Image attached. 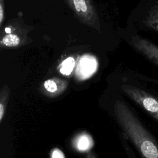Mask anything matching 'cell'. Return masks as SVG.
Listing matches in <instances>:
<instances>
[{"label": "cell", "mask_w": 158, "mask_h": 158, "mask_svg": "<svg viewBox=\"0 0 158 158\" xmlns=\"http://www.w3.org/2000/svg\"><path fill=\"white\" fill-rule=\"evenodd\" d=\"M66 2L80 21L99 30V19L91 0H66Z\"/></svg>", "instance_id": "2"}, {"label": "cell", "mask_w": 158, "mask_h": 158, "mask_svg": "<svg viewBox=\"0 0 158 158\" xmlns=\"http://www.w3.org/2000/svg\"><path fill=\"white\" fill-rule=\"evenodd\" d=\"M51 158H65V156L60 149L55 148L51 152Z\"/></svg>", "instance_id": "12"}, {"label": "cell", "mask_w": 158, "mask_h": 158, "mask_svg": "<svg viewBox=\"0 0 158 158\" xmlns=\"http://www.w3.org/2000/svg\"><path fill=\"white\" fill-rule=\"evenodd\" d=\"M131 43L138 51L158 65V46L156 44L139 36L132 37Z\"/></svg>", "instance_id": "4"}, {"label": "cell", "mask_w": 158, "mask_h": 158, "mask_svg": "<svg viewBox=\"0 0 158 158\" xmlns=\"http://www.w3.org/2000/svg\"><path fill=\"white\" fill-rule=\"evenodd\" d=\"M21 38L17 33H7L1 39V44L7 47H15L20 44Z\"/></svg>", "instance_id": "8"}, {"label": "cell", "mask_w": 158, "mask_h": 158, "mask_svg": "<svg viewBox=\"0 0 158 158\" xmlns=\"http://www.w3.org/2000/svg\"><path fill=\"white\" fill-rule=\"evenodd\" d=\"M146 23L150 28L158 31V2L149 10L146 19Z\"/></svg>", "instance_id": "7"}, {"label": "cell", "mask_w": 158, "mask_h": 158, "mask_svg": "<svg viewBox=\"0 0 158 158\" xmlns=\"http://www.w3.org/2000/svg\"><path fill=\"white\" fill-rule=\"evenodd\" d=\"M122 91L133 101L158 121V99L141 89L129 85H122Z\"/></svg>", "instance_id": "3"}, {"label": "cell", "mask_w": 158, "mask_h": 158, "mask_svg": "<svg viewBox=\"0 0 158 158\" xmlns=\"http://www.w3.org/2000/svg\"><path fill=\"white\" fill-rule=\"evenodd\" d=\"M67 83L65 81L53 78L46 80L43 83V87L45 90L52 94H58L62 92L66 88Z\"/></svg>", "instance_id": "6"}, {"label": "cell", "mask_w": 158, "mask_h": 158, "mask_svg": "<svg viewBox=\"0 0 158 158\" xmlns=\"http://www.w3.org/2000/svg\"><path fill=\"white\" fill-rule=\"evenodd\" d=\"M97 62L96 59L89 56L81 58L77 67L76 75L80 80H85L91 77L96 71Z\"/></svg>", "instance_id": "5"}, {"label": "cell", "mask_w": 158, "mask_h": 158, "mask_svg": "<svg viewBox=\"0 0 158 158\" xmlns=\"http://www.w3.org/2000/svg\"><path fill=\"white\" fill-rule=\"evenodd\" d=\"M75 66V60L73 57H69L64 60L61 64V67L60 72L61 73L65 75H69Z\"/></svg>", "instance_id": "11"}, {"label": "cell", "mask_w": 158, "mask_h": 158, "mask_svg": "<svg viewBox=\"0 0 158 158\" xmlns=\"http://www.w3.org/2000/svg\"><path fill=\"white\" fill-rule=\"evenodd\" d=\"M115 117L143 158H158V143L123 101L117 100L114 106Z\"/></svg>", "instance_id": "1"}, {"label": "cell", "mask_w": 158, "mask_h": 158, "mask_svg": "<svg viewBox=\"0 0 158 158\" xmlns=\"http://www.w3.org/2000/svg\"><path fill=\"white\" fill-rule=\"evenodd\" d=\"M9 94V88L7 85L4 86L1 91L0 96V122L1 123L5 114L6 106Z\"/></svg>", "instance_id": "9"}, {"label": "cell", "mask_w": 158, "mask_h": 158, "mask_svg": "<svg viewBox=\"0 0 158 158\" xmlns=\"http://www.w3.org/2000/svg\"><path fill=\"white\" fill-rule=\"evenodd\" d=\"M92 140L88 135H81L78 137L76 142V147L80 151H86L91 146Z\"/></svg>", "instance_id": "10"}, {"label": "cell", "mask_w": 158, "mask_h": 158, "mask_svg": "<svg viewBox=\"0 0 158 158\" xmlns=\"http://www.w3.org/2000/svg\"><path fill=\"white\" fill-rule=\"evenodd\" d=\"M4 18V2L3 0H0V27L1 28L2 22Z\"/></svg>", "instance_id": "13"}]
</instances>
